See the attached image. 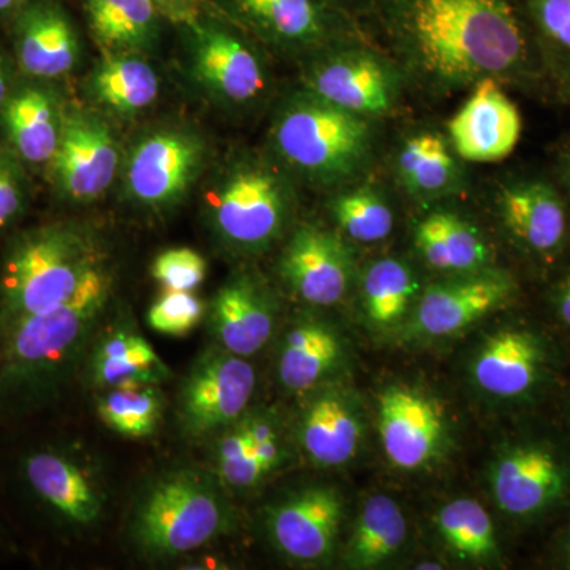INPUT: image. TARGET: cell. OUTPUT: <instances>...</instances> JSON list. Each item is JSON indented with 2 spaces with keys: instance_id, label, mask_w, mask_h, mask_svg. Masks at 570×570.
Listing matches in <instances>:
<instances>
[{
  "instance_id": "1",
  "label": "cell",
  "mask_w": 570,
  "mask_h": 570,
  "mask_svg": "<svg viewBox=\"0 0 570 570\" xmlns=\"http://www.w3.org/2000/svg\"><path fill=\"white\" fill-rule=\"evenodd\" d=\"M99 268L96 247L75 228L52 225L22 236L3 268L7 326L67 302Z\"/></svg>"
},
{
  "instance_id": "2",
  "label": "cell",
  "mask_w": 570,
  "mask_h": 570,
  "mask_svg": "<svg viewBox=\"0 0 570 570\" xmlns=\"http://www.w3.org/2000/svg\"><path fill=\"white\" fill-rule=\"evenodd\" d=\"M276 148L288 164L321 179L343 178L365 159L370 129L363 116L309 96L284 108Z\"/></svg>"
},
{
  "instance_id": "3",
  "label": "cell",
  "mask_w": 570,
  "mask_h": 570,
  "mask_svg": "<svg viewBox=\"0 0 570 570\" xmlns=\"http://www.w3.org/2000/svg\"><path fill=\"white\" fill-rule=\"evenodd\" d=\"M225 509L212 487L176 474L154 487L138 510V542L149 553L176 557L200 549L225 530Z\"/></svg>"
},
{
  "instance_id": "4",
  "label": "cell",
  "mask_w": 570,
  "mask_h": 570,
  "mask_svg": "<svg viewBox=\"0 0 570 570\" xmlns=\"http://www.w3.org/2000/svg\"><path fill=\"white\" fill-rule=\"evenodd\" d=\"M110 295V276L94 272L67 302L29 314L7 326V355L18 371L58 365L88 335Z\"/></svg>"
},
{
  "instance_id": "5",
  "label": "cell",
  "mask_w": 570,
  "mask_h": 570,
  "mask_svg": "<svg viewBox=\"0 0 570 570\" xmlns=\"http://www.w3.org/2000/svg\"><path fill=\"white\" fill-rule=\"evenodd\" d=\"M213 209L217 230L228 243L255 249L272 243L283 228L287 195L272 171L242 168L220 187Z\"/></svg>"
},
{
  "instance_id": "6",
  "label": "cell",
  "mask_w": 570,
  "mask_h": 570,
  "mask_svg": "<svg viewBox=\"0 0 570 570\" xmlns=\"http://www.w3.org/2000/svg\"><path fill=\"white\" fill-rule=\"evenodd\" d=\"M59 189L75 202H91L107 193L119 164L110 127L85 111L63 116L61 140L52 157Z\"/></svg>"
},
{
  "instance_id": "7",
  "label": "cell",
  "mask_w": 570,
  "mask_h": 570,
  "mask_svg": "<svg viewBox=\"0 0 570 570\" xmlns=\"http://www.w3.org/2000/svg\"><path fill=\"white\" fill-rule=\"evenodd\" d=\"M254 390L255 371L245 356L225 348L208 352L184 387V425L194 434L228 425L243 414Z\"/></svg>"
},
{
  "instance_id": "8",
  "label": "cell",
  "mask_w": 570,
  "mask_h": 570,
  "mask_svg": "<svg viewBox=\"0 0 570 570\" xmlns=\"http://www.w3.org/2000/svg\"><path fill=\"white\" fill-rule=\"evenodd\" d=\"M204 156V142L193 134L164 130L149 135L130 157V197L146 206L176 204L197 178Z\"/></svg>"
},
{
  "instance_id": "9",
  "label": "cell",
  "mask_w": 570,
  "mask_h": 570,
  "mask_svg": "<svg viewBox=\"0 0 570 570\" xmlns=\"http://www.w3.org/2000/svg\"><path fill=\"white\" fill-rule=\"evenodd\" d=\"M444 433L442 411L425 393L390 387L379 397V434L393 466H425L441 449Z\"/></svg>"
},
{
  "instance_id": "10",
  "label": "cell",
  "mask_w": 570,
  "mask_h": 570,
  "mask_svg": "<svg viewBox=\"0 0 570 570\" xmlns=\"http://www.w3.org/2000/svg\"><path fill=\"white\" fill-rule=\"evenodd\" d=\"M449 134L461 159L499 163L519 145L521 116L498 82L487 77L478 82L474 92L453 116Z\"/></svg>"
},
{
  "instance_id": "11",
  "label": "cell",
  "mask_w": 570,
  "mask_h": 570,
  "mask_svg": "<svg viewBox=\"0 0 570 570\" xmlns=\"http://www.w3.org/2000/svg\"><path fill=\"white\" fill-rule=\"evenodd\" d=\"M512 292V281L501 273L431 285L420 299L415 330L434 337L455 335L504 305Z\"/></svg>"
},
{
  "instance_id": "12",
  "label": "cell",
  "mask_w": 570,
  "mask_h": 570,
  "mask_svg": "<svg viewBox=\"0 0 570 570\" xmlns=\"http://www.w3.org/2000/svg\"><path fill=\"white\" fill-rule=\"evenodd\" d=\"M343 519V499L332 489L299 491L269 515L277 549L296 561L324 560L335 547Z\"/></svg>"
},
{
  "instance_id": "13",
  "label": "cell",
  "mask_w": 570,
  "mask_h": 570,
  "mask_svg": "<svg viewBox=\"0 0 570 570\" xmlns=\"http://www.w3.org/2000/svg\"><path fill=\"white\" fill-rule=\"evenodd\" d=\"M283 275L305 302L332 306L346 295L351 261L343 243L317 227L298 228L285 247Z\"/></svg>"
},
{
  "instance_id": "14",
  "label": "cell",
  "mask_w": 570,
  "mask_h": 570,
  "mask_svg": "<svg viewBox=\"0 0 570 570\" xmlns=\"http://www.w3.org/2000/svg\"><path fill=\"white\" fill-rule=\"evenodd\" d=\"M564 471L550 450L521 445L499 459L491 489L499 509L510 515H532L549 508L564 490Z\"/></svg>"
},
{
  "instance_id": "15",
  "label": "cell",
  "mask_w": 570,
  "mask_h": 570,
  "mask_svg": "<svg viewBox=\"0 0 570 570\" xmlns=\"http://www.w3.org/2000/svg\"><path fill=\"white\" fill-rule=\"evenodd\" d=\"M18 61L31 77L58 78L78 59V37L66 11L52 0H32L14 24Z\"/></svg>"
},
{
  "instance_id": "16",
  "label": "cell",
  "mask_w": 570,
  "mask_h": 570,
  "mask_svg": "<svg viewBox=\"0 0 570 570\" xmlns=\"http://www.w3.org/2000/svg\"><path fill=\"white\" fill-rule=\"evenodd\" d=\"M309 82L314 96L358 116L387 111L395 92L392 77L381 61L358 52L318 63Z\"/></svg>"
},
{
  "instance_id": "17",
  "label": "cell",
  "mask_w": 570,
  "mask_h": 570,
  "mask_svg": "<svg viewBox=\"0 0 570 570\" xmlns=\"http://www.w3.org/2000/svg\"><path fill=\"white\" fill-rule=\"evenodd\" d=\"M194 67L198 80L228 102H250L265 88L264 71L253 50L220 29H198Z\"/></svg>"
},
{
  "instance_id": "18",
  "label": "cell",
  "mask_w": 570,
  "mask_h": 570,
  "mask_svg": "<svg viewBox=\"0 0 570 570\" xmlns=\"http://www.w3.org/2000/svg\"><path fill=\"white\" fill-rule=\"evenodd\" d=\"M542 363L538 337L523 330H501L480 347L472 373L483 392L515 397L538 382Z\"/></svg>"
},
{
  "instance_id": "19",
  "label": "cell",
  "mask_w": 570,
  "mask_h": 570,
  "mask_svg": "<svg viewBox=\"0 0 570 570\" xmlns=\"http://www.w3.org/2000/svg\"><path fill=\"white\" fill-rule=\"evenodd\" d=\"M230 9L269 39L287 45L316 43L335 20L332 0H227Z\"/></svg>"
},
{
  "instance_id": "20",
  "label": "cell",
  "mask_w": 570,
  "mask_h": 570,
  "mask_svg": "<svg viewBox=\"0 0 570 570\" xmlns=\"http://www.w3.org/2000/svg\"><path fill=\"white\" fill-rule=\"evenodd\" d=\"M3 126L14 153L29 164L51 163L62 132V115L50 92L26 88L7 99Z\"/></svg>"
},
{
  "instance_id": "21",
  "label": "cell",
  "mask_w": 570,
  "mask_h": 570,
  "mask_svg": "<svg viewBox=\"0 0 570 570\" xmlns=\"http://www.w3.org/2000/svg\"><path fill=\"white\" fill-rule=\"evenodd\" d=\"M501 214L513 236L538 253H550L566 236L564 206L543 183H523L501 195Z\"/></svg>"
},
{
  "instance_id": "22",
  "label": "cell",
  "mask_w": 570,
  "mask_h": 570,
  "mask_svg": "<svg viewBox=\"0 0 570 570\" xmlns=\"http://www.w3.org/2000/svg\"><path fill=\"white\" fill-rule=\"evenodd\" d=\"M299 438L307 456L318 466H343L358 450L362 423L346 397L328 392L307 406Z\"/></svg>"
},
{
  "instance_id": "23",
  "label": "cell",
  "mask_w": 570,
  "mask_h": 570,
  "mask_svg": "<svg viewBox=\"0 0 570 570\" xmlns=\"http://www.w3.org/2000/svg\"><path fill=\"white\" fill-rule=\"evenodd\" d=\"M213 325L225 351L239 356L257 354L273 332L272 309L247 281L220 288L213 306Z\"/></svg>"
},
{
  "instance_id": "24",
  "label": "cell",
  "mask_w": 570,
  "mask_h": 570,
  "mask_svg": "<svg viewBox=\"0 0 570 570\" xmlns=\"http://www.w3.org/2000/svg\"><path fill=\"white\" fill-rule=\"evenodd\" d=\"M415 246L428 265L441 272L472 273L490 262L479 232L453 213H434L415 230Z\"/></svg>"
},
{
  "instance_id": "25",
  "label": "cell",
  "mask_w": 570,
  "mask_h": 570,
  "mask_svg": "<svg viewBox=\"0 0 570 570\" xmlns=\"http://www.w3.org/2000/svg\"><path fill=\"white\" fill-rule=\"evenodd\" d=\"M32 489L48 504L75 523L88 524L99 517L100 499L80 469L56 453H36L26 463Z\"/></svg>"
},
{
  "instance_id": "26",
  "label": "cell",
  "mask_w": 570,
  "mask_h": 570,
  "mask_svg": "<svg viewBox=\"0 0 570 570\" xmlns=\"http://www.w3.org/2000/svg\"><path fill=\"white\" fill-rule=\"evenodd\" d=\"M170 371L145 337L132 332H115L105 337L92 356V377L107 389L156 385Z\"/></svg>"
},
{
  "instance_id": "27",
  "label": "cell",
  "mask_w": 570,
  "mask_h": 570,
  "mask_svg": "<svg viewBox=\"0 0 570 570\" xmlns=\"http://www.w3.org/2000/svg\"><path fill=\"white\" fill-rule=\"evenodd\" d=\"M340 356V341L328 326L317 322L296 325L285 336L281 352V382L292 392L316 387L337 365Z\"/></svg>"
},
{
  "instance_id": "28",
  "label": "cell",
  "mask_w": 570,
  "mask_h": 570,
  "mask_svg": "<svg viewBox=\"0 0 570 570\" xmlns=\"http://www.w3.org/2000/svg\"><path fill=\"white\" fill-rule=\"evenodd\" d=\"M406 535V519L395 499L374 494L360 510L347 547V560L355 568H374L390 560L403 547Z\"/></svg>"
},
{
  "instance_id": "29",
  "label": "cell",
  "mask_w": 570,
  "mask_h": 570,
  "mask_svg": "<svg viewBox=\"0 0 570 570\" xmlns=\"http://www.w3.org/2000/svg\"><path fill=\"white\" fill-rule=\"evenodd\" d=\"M89 24L110 50H135L148 43L163 17L154 0H88Z\"/></svg>"
},
{
  "instance_id": "30",
  "label": "cell",
  "mask_w": 570,
  "mask_h": 570,
  "mask_svg": "<svg viewBox=\"0 0 570 570\" xmlns=\"http://www.w3.org/2000/svg\"><path fill=\"white\" fill-rule=\"evenodd\" d=\"M91 86L100 104L121 115L145 110L159 94L156 71L134 58L108 59L94 73Z\"/></svg>"
},
{
  "instance_id": "31",
  "label": "cell",
  "mask_w": 570,
  "mask_h": 570,
  "mask_svg": "<svg viewBox=\"0 0 570 570\" xmlns=\"http://www.w3.org/2000/svg\"><path fill=\"white\" fill-rule=\"evenodd\" d=\"M397 171L412 193H444L456 178V164L448 145L433 134L409 138L397 157Z\"/></svg>"
},
{
  "instance_id": "32",
  "label": "cell",
  "mask_w": 570,
  "mask_h": 570,
  "mask_svg": "<svg viewBox=\"0 0 570 570\" xmlns=\"http://www.w3.org/2000/svg\"><path fill=\"white\" fill-rule=\"evenodd\" d=\"M436 527L450 549L468 560H489L497 535L489 512L475 499L461 498L439 510Z\"/></svg>"
},
{
  "instance_id": "33",
  "label": "cell",
  "mask_w": 570,
  "mask_h": 570,
  "mask_svg": "<svg viewBox=\"0 0 570 570\" xmlns=\"http://www.w3.org/2000/svg\"><path fill=\"white\" fill-rule=\"evenodd\" d=\"M411 268L395 258L371 265L363 277V305L367 317L377 325H393L406 313L415 294Z\"/></svg>"
},
{
  "instance_id": "34",
  "label": "cell",
  "mask_w": 570,
  "mask_h": 570,
  "mask_svg": "<svg viewBox=\"0 0 570 570\" xmlns=\"http://www.w3.org/2000/svg\"><path fill=\"white\" fill-rule=\"evenodd\" d=\"M99 414L121 436H151L159 422L160 397L153 385L110 389L100 400Z\"/></svg>"
},
{
  "instance_id": "35",
  "label": "cell",
  "mask_w": 570,
  "mask_h": 570,
  "mask_svg": "<svg viewBox=\"0 0 570 570\" xmlns=\"http://www.w3.org/2000/svg\"><path fill=\"white\" fill-rule=\"evenodd\" d=\"M341 230L360 243H377L393 228V213L387 202L370 187L340 195L332 206Z\"/></svg>"
},
{
  "instance_id": "36",
  "label": "cell",
  "mask_w": 570,
  "mask_h": 570,
  "mask_svg": "<svg viewBox=\"0 0 570 570\" xmlns=\"http://www.w3.org/2000/svg\"><path fill=\"white\" fill-rule=\"evenodd\" d=\"M204 316V305L193 292L165 291L148 313V324L157 333L184 336L193 332Z\"/></svg>"
},
{
  "instance_id": "37",
  "label": "cell",
  "mask_w": 570,
  "mask_h": 570,
  "mask_svg": "<svg viewBox=\"0 0 570 570\" xmlns=\"http://www.w3.org/2000/svg\"><path fill=\"white\" fill-rule=\"evenodd\" d=\"M219 472L220 478L236 489L253 487L266 474L250 448L245 428H236L220 441Z\"/></svg>"
},
{
  "instance_id": "38",
  "label": "cell",
  "mask_w": 570,
  "mask_h": 570,
  "mask_svg": "<svg viewBox=\"0 0 570 570\" xmlns=\"http://www.w3.org/2000/svg\"><path fill=\"white\" fill-rule=\"evenodd\" d=\"M153 276L165 291L193 292L205 281L206 262L189 247L165 250L154 261Z\"/></svg>"
},
{
  "instance_id": "39",
  "label": "cell",
  "mask_w": 570,
  "mask_h": 570,
  "mask_svg": "<svg viewBox=\"0 0 570 570\" xmlns=\"http://www.w3.org/2000/svg\"><path fill=\"white\" fill-rule=\"evenodd\" d=\"M523 10L542 36L570 51V0H524Z\"/></svg>"
},
{
  "instance_id": "40",
  "label": "cell",
  "mask_w": 570,
  "mask_h": 570,
  "mask_svg": "<svg viewBox=\"0 0 570 570\" xmlns=\"http://www.w3.org/2000/svg\"><path fill=\"white\" fill-rule=\"evenodd\" d=\"M26 193L17 164L0 151V230L13 223L24 208Z\"/></svg>"
},
{
  "instance_id": "41",
  "label": "cell",
  "mask_w": 570,
  "mask_h": 570,
  "mask_svg": "<svg viewBox=\"0 0 570 570\" xmlns=\"http://www.w3.org/2000/svg\"><path fill=\"white\" fill-rule=\"evenodd\" d=\"M246 436L249 439L250 448H253L255 456L261 461L265 472L272 471L279 463V445L273 428L266 422L254 420V422L243 425Z\"/></svg>"
},
{
  "instance_id": "42",
  "label": "cell",
  "mask_w": 570,
  "mask_h": 570,
  "mask_svg": "<svg viewBox=\"0 0 570 570\" xmlns=\"http://www.w3.org/2000/svg\"><path fill=\"white\" fill-rule=\"evenodd\" d=\"M163 17L181 24L197 26V3L195 0H154Z\"/></svg>"
},
{
  "instance_id": "43",
  "label": "cell",
  "mask_w": 570,
  "mask_h": 570,
  "mask_svg": "<svg viewBox=\"0 0 570 570\" xmlns=\"http://www.w3.org/2000/svg\"><path fill=\"white\" fill-rule=\"evenodd\" d=\"M560 314L564 324L570 326V283L561 296Z\"/></svg>"
},
{
  "instance_id": "44",
  "label": "cell",
  "mask_w": 570,
  "mask_h": 570,
  "mask_svg": "<svg viewBox=\"0 0 570 570\" xmlns=\"http://www.w3.org/2000/svg\"><path fill=\"white\" fill-rule=\"evenodd\" d=\"M7 102V71L6 62H3L2 55H0V111Z\"/></svg>"
},
{
  "instance_id": "45",
  "label": "cell",
  "mask_w": 570,
  "mask_h": 570,
  "mask_svg": "<svg viewBox=\"0 0 570 570\" xmlns=\"http://www.w3.org/2000/svg\"><path fill=\"white\" fill-rule=\"evenodd\" d=\"M32 0H0V13H9V11L21 10Z\"/></svg>"
},
{
  "instance_id": "46",
  "label": "cell",
  "mask_w": 570,
  "mask_h": 570,
  "mask_svg": "<svg viewBox=\"0 0 570 570\" xmlns=\"http://www.w3.org/2000/svg\"><path fill=\"white\" fill-rule=\"evenodd\" d=\"M352 3L354 7H379L381 9L384 0H337V3Z\"/></svg>"
},
{
  "instance_id": "47",
  "label": "cell",
  "mask_w": 570,
  "mask_h": 570,
  "mask_svg": "<svg viewBox=\"0 0 570 570\" xmlns=\"http://www.w3.org/2000/svg\"><path fill=\"white\" fill-rule=\"evenodd\" d=\"M428 566L420 564L419 569H441V566H431L433 562H426Z\"/></svg>"
},
{
  "instance_id": "48",
  "label": "cell",
  "mask_w": 570,
  "mask_h": 570,
  "mask_svg": "<svg viewBox=\"0 0 570 570\" xmlns=\"http://www.w3.org/2000/svg\"><path fill=\"white\" fill-rule=\"evenodd\" d=\"M569 558H570V550H569Z\"/></svg>"
}]
</instances>
